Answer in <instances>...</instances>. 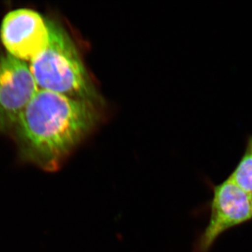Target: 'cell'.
Masks as SVG:
<instances>
[{
  "mask_svg": "<svg viewBox=\"0 0 252 252\" xmlns=\"http://www.w3.org/2000/svg\"><path fill=\"white\" fill-rule=\"evenodd\" d=\"M98 120L97 106L39 89L11 137L23 162L55 172Z\"/></svg>",
  "mask_w": 252,
  "mask_h": 252,
  "instance_id": "obj_1",
  "label": "cell"
},
{
  "mask_svg": "<svg viewBox=\"0 0 252 252\" xmlns=\"http://www.w3.org/2000/svg\"><path fill=\"white\" fill-rule=\"evenodd\" d=\"M48 46L30 69L38 87L97 106L102 99L86 70L77 46L59 23L47 20Z\"/></svg>",
  "mask_w": 252,
  "mask_h": 252,
  "instance_id": "obj_2",
  "label": "cell"
},
{
  "mask_svg": "<svg viewBox=\"0 0 252 252\" xmlns=\"http://www.w3.org/2000/svg\"><path fill=\"white\" fill-rule=\"evenodd\" d=\"M39 90L26 63L9 54L0 55V133L11 135Z\"/></svg>",
  "mask_w": 252,
  "mask_h": 252,
  "instance_id": "obj_3",
  "label": "cell"
},
{
  "mask_svg": "<svg viewBox=\"0 0 252 252\" xmlns=\"http://www.w3.org/2000/svg\"><path fill=\"white\" fill-rule=\"evenodd\" d=\"M213 193L210 220L193 252H209L222 233L252 219L250 195L228 179L215 186Z\"/></svg>",
  "mask_w": 252,
  "mask_h": 252,
  "instance_id": "obj_4",
  "label": "cell"
},
{
  "mask_svg": "<svg viewBox=\"0 0 252 252\" xmlns=\"http://www.w3.org/2000/svg\"><path fill=\"white\" fill-rule=\"evenodd\" d=\"M0 36L7 54L23 62L31 63L49 44L47 20L33 10H14L3 19Z\"/></svg>",
  "mask_w": 252,
  "mask_h": 252,
  "instance_id": "obj_5",
  "label": "cell"
},
{
  "mask_svg": "<svg viewBox=\"0 0 252 252\" xmlns=\"http://www.w3.org/2000/svg\"><path fill=\"white\" fill-rule=\"evenodd\" d=\"M228 180L245 193H252V147L248 142L246 152Z\"/></svg>",
  "mask_w": 252,
  "mask_h": 252,
  "instance_id": "obj_6",
  "label": "cell"
},
{
  "mask_svg": "<svg viewBox=\"0 0 252 252\" xmlns=\"http://www.w3.org/2000/svg\"><path fill=\"white\" fill-rule=\"evenodd\" d=\"M248 142H250V144H251L252 147V137H250V139L248 140Z\"/></svg>",
  "mask_w": 252,
  "mask_h": 252,
  "instance_id": "obj_7",
  "label": "cell"
},
{
  "mask_svg": "<svg viewBox=\"0 0 252 252\" xmlns=\"http://www.w3.org/2000/svg\"><path fill=\"white\" fill-rule=\"evenodd\" d=\"M250 202H251V205L252 207V193L250 195Z\"/></svg>",
  "mask_w": 252,
  "mask_h": 252,
  "instance_id": "obj_8",
  "label": "cell"
}]
</instances>
